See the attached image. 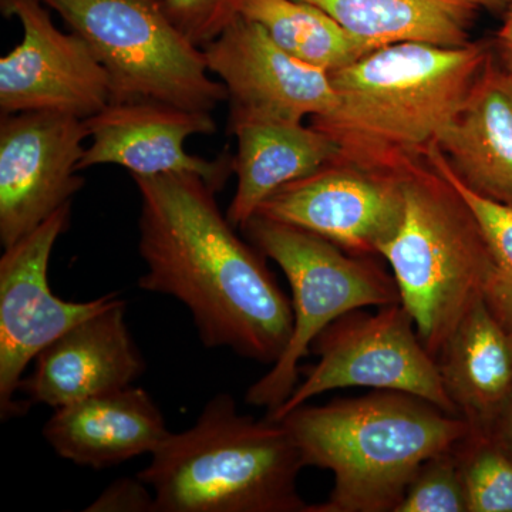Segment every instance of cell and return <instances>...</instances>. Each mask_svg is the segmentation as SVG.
Instances as JSON below:
<instances>
[{
	"label": "cell",
	"instance_id": "cell-1",
	"mask_svg": "<svg viewBox=\"0 0 512 512\" xmlns=\"http://www.w3.org/2000/svg\"><path fill=\"white\" fill-rule=\"evenodd\" d=\"M143 291L171 296L194 319L202 345L274 365L293 329L292 302L261 252L235 234L200 175L138 177Z\"/></svg>",
	"mask_w": 512,
	"mask_h": 512
},
{
	"label": "cell",
	"instance_id": "cell-2",
	"mask_svg": "<svg viewBox=\"0 0 512 512\" xmlns=\"http://www.w3.org/2000/svg\"><path fill=\"white\" fill-rule=\"evenodd\" d=\"M404 42L380 47L329 73L335 109L311 126L339 148L336 161L402 178L426 163L456 119L494 49Z\"/></svg>",
	"mask_w": 512,
	"mask_h": 512
},
{
	"label": "cell",
	"instance_id": "cell-3",
	"mask_svg": "<svg viewBox=\"0 0 512 512\" xmlns=\"http://www.w3.org/2000/svg\"><path fill=\"white\" fill-rule=\"evenodd\" d=\"M305 466L328 470L333 490L306 512H394L424 461L453 450L470 426L409 393L375 390L282 417Z\"/></svg>",
	"mask_w": 512,
	"mask_h": 512
},
{
	"label": "cell",
	"instance_id": "cell-4",
	"mask_svg": "<svg viewBox=\"0 0 512 512\" xmlns=\"http://www.w3.org/2000/svg\"><path fill=\"white\" fill-rule=\"evenodd\" d=\"M303 467L281 421L245 416L220 393L190 429L168 434L138 477L153 490L157 512H306Z\"/></svg>",
	"mask_w": 512,
	"mask_h": 512
},
{
	"label": "cell",
	"instance_id": "cell-5",
	"mask_svg": "<svg viewBox=\"0 0 512 512\" xmlns=\"http://www.w3.org/2000/svg\"><path fill=\"white\" fill-rule=\"evenodd\" d=\"M403 215L379 248L417 335L439 357L451 333L483 299L493 258L476 214L429 163L402 178Z\"/></svg>",
	"mask_w": 512,
	"mask_h": 512
},
{
	"label": "cell",
	"instance_id": "cell-6",
	"mask_svg": "<svg viewBox=\"0 0 512 512\" xmlns=\"http://www.w3.org/2000/svg\"><path fill=\"white\" fill-rule=\"evenodd\" d=\"M262 255L278 264L292 289L293 329L282 356L249 387L248 404L268 413L282 406L298 386L302 359L313 340L346 313L399 302L394 278L367 256L305 229L255 214L241 227Z\"/></svg>",
	"mask_w": 512,
	"mask_h": 512
},
{
	"label": "cell",
	"instance_id": "cell-7",
	"mask_svg": "<svg viewBox=\"0 0 512 512\" xmlns=\"http://www.w3.org/2000/svg\"><path fill=\"white\" fill-rule=\"evenodd\" d=\"M92 47L110 80V103L160 101L214 111L228 100L194 45L165 12V0H42Z\"/></svg>",
	"mask_w": 512,
	"mask_h": 512
},
{
	"label": "cell",
	"instance_id": "cell-8",
	"mask_svg": "<svg viewBox=\"0 0 512 512\" xmlns=\"http://www.w3.org/2000/svg\"><path fill=\"white\" fill-rule=\"evenodd\" d=\"M365 309L340 316L313 340L311 352L318 362L302 367V382L266 419L281 420L313 397L346 387L413 394L458 416L439 363L421 342L402 303L379 306L373 313Z\"/></svg>",
	"mask_w": 512,
	"mask_h": 512
},
{
	"label": "cell",
	"instance_id": "cell-9",
	"mask_svg": "<svg viewBox=\"0 0 512 512\" xmlns=\"http://www.w3.org/2000/svg\"><path fill=\"white\" fill-rule=\"evenodd\" d=\"M72 204L5 248L0 258V416H22L30 404L16 400L30 362L63 333L106 309L119 293L89 302L57 298L47 271L57 239L69 228Z\"/></svg>",
	"mask_w": 512,
	"mask_h": 512
},
{
	"label": "cell",
	"instance_id": "cell-10",
	"mask_svg": "<svg viewBox=\"0 0 512 512\" xmlns=\"http://www.w3.org/2000/svg\"><path fill=\"white\" fill-rule=\"evenodd\" d=\"M42 0H0L18 19L23 39L0 59L2 116L28 111L86 120L111 101L109 74L79 33H63Z\"/></svg>",
	"mask_w": 512,
	"mask_h": 512
},
{
	"label": "cell",
	"instance_id": "cell-11",
	"mask_svg": "<svg viewBox=\"0 0 512 512\" xmlns=\"http://www.w3.org/2000/svg\"><path fill=\"white\" fill-rule=\"evenodd\" d=\"M84 120L28 111L0 120V242L9 248L72 204L84 178L77 164L89 138Z\"/></svg>",
	"mask_w": 512,
	"mask_h": 512
},
{
	"label": "cell",
	"instance_id": "cell-12",
	"mask_svg": "<svg viewBox=\"0 0 512 512\" xmlns=\"http://www.w3.org/2000/svg\"><path fill=\"white\" fill-rule=\"evenodd\" d=\"M402 178L335 160L279 188L256 214L312 232L349 254L379 255L402 220Z\"/></svg>",
	"mask_w": 512,
	"mask_h": 512
},
{
	"label": "cell",
	"instance_id": "cell-13",
	"mask_svg": "<svg viewBox=\"0 0 512 512\" xmlns=\"http://www.w3.org/2000/svg\"><path fill=\"white\" fill-rule=\"evenodd\" d=\"M84 123L92 144L77 164L79 173L103 164L120 165L131 177L190 173L200 175L217 192L234 173V157L229 154L207 160L191 156L184 148L188 137L217 131L208 111L160 101H126L110 103Z\"/></svg>",
	"mask_w": 512,
	"mask_h": 512
},
{
	"label": "cell",
	"instance_id": "cell-14",
	"mask_svg": "<svg viewBox=\"0 0 512 512\" xmlns=\"http://www.w3.org/2000/svg\"><path fill=\"white\" fill-rule=\"evenodd\" d=\"M202 50L210 73L227 87L231 111L303 121L338 103L328 72L289 55L244 16Z\"/></svg>",
	"mask_w": 512,
	"mask_h": 512
},
{
	"label": "cell",
	"instance_id": "cell-15",
	"mask_svg": "<svg viewBox=\"0 0 512 512\" xmlns=\"http://www.w3.org/2000/svg\"><path fill=\"white\" fill-rule=\"evenodd\" d=\"M126 309L119 296L46 346L36 356L32 375L20 384L29 404L56 410L133 386L146 365L128 332Z\"/></svg>",
	"mask_w": 512,
	"mask_h": 512
},
{
	"label": "cell",
	"instance_id": "cell-16",
	"mask_svg": "<svg viewBox=\"0 0 512 512\" xmlns=\"http://www.w3.org/2000/svg\"><path fill=\"white\" fill-rule=\"evenodd\" d=\"M170 433L160 407L136 386L59 407L42 431L57 456L96 470L153 454Z\"/></svg>",
	"mask_w": 512,
	"mask_h": 512
},
{
	"label": "cell",
	"instance_id": "cell-17",
	"mask_svg": "<svg viewBox=\"0 0 512 512\" xmlns=\"http://www.w3.org/2000/svg\"><path fill=\"white\" fill-rule=\"evenodd\" d=\"M436 146L470 190L512 208V74L494 52Z\"/></svg>",
	"mask_w": 512,
	"mask_h": 512
},
{
	"label": "cell",
	"instance_id": "cell-18",
	"mask_svg": "<svg viewBox=\"0 0 512 512\" xmlns=\"http://www.w3.org/2000/svg\"><path fill=\"white\" fill-rule=\"evenodd\" d=\"M229 128L237 137L234 173L237 192L227 218L241 228L275 191L315 173L339 156L325 133L302 121L274 119L231 111Z\"/></svg>",
	"mask_w": 512,
	"mask_h": 512
},
{
	"label": "cell",
	"instance_id": "cell-19",
	"mask_svg": "<svg viewBox=\"0 0 512 512\" xmlns=\"http://www.w3.org/2000/svg\"><path fill=\"white\" fill-rule=\"evenodd\" d=\"M437 363L458 416L473 433L491 434L512 400V340L484 299L458 323Z\"/></svg>",
	"mask_w": 512,
	"mask_h": 512
},
{
	"label": "cell",
	"instance_id": "cell-20",
	"mask_svg": "<svg viewBox=\"0 0 512 512\" xmlns=\"http://www.w3.org/2000/svg\"><path fill=\"white\" fill-rule=\"evenodd\" d=\"M373 50L419 42L461 47L481 8L474 0H305Z\"/></svg>",
	"mask_w": 512,
	"mask_h": 512
},
{
	"label": "cell",
	"instance_id": "cell-21",
	"mask_svg": "<svg viewBox=\"0 0 512 512\" xmlns=\"http://www.w3.org/2000/svg\"><path fill=\"white\" fill-rule=\"evenodd\" d=\"M241 16L259 23L289 55L328 73L373 52L325 10L305 0H245Z\"/></svg>",
	"mask_w": 512,
	"mask_h": 512
},
{
	"label": "cell",
	"instance_id": "cell-22",
	"mask_svg": "<svg viewBox=\"0 0 512 512\" xmlns=\"http://www.w3.org/2000/svg\"><path fill=\"white\" fill-rule=\"evenodd\" d=\"M427 160L463 195L483 228L493 258L484 286V303L512 340V208L470 190L453 173L439 147H433Z\"/></svg>",
	"mask_w": 512,
	"mask_h": 512
},
{
	"label": "cell",
	"instance_id": "cell-23",
	"mask_svg": "<svg viewBox=\"0 0 512 512\" xmlns=\"http://www.w3.org/2000/svg\"><path fill=\"white\" fill-rule=\"evenodd\" d=\"M468 512H512V457L494 434L473 433L456 448Z\"/></svg>",
	"mask_w": 512,
	"mask_h": 512
},
{
	"label": "cell",
	"instance_id": "cell-24",
	"mask_svg": "<svg viewBox=\"0 0 512 512\" xmlns=\"http://www.w3.org/2000/svg\"><path fill=\"white\" fill-rule=\"evenodd\" d=\"M394 512H468L454 448L421 464Z\"/></svg>",
	"mask_w": 512,
	"mask_h": 512
},
{
	"label": "cell",
	"instance_id": "cell-25",
	"mask_svg": "<svg viewBox=\"0 0 512 512\" xmlns=\"http://www.w3.org/2000/svg\"><path fill=\"white\" fill-rule=\"evenodd\" d=\"M245 0H165V12L194 45L204 47L241 16Z\"/></svg>",
	"mask_w": 512,
	"mask_h": 512
},
{
	"label": "cell",
	"instance_id": "cell-26",
	"mask_svg": "<svg viewBox=\"0 0 512 512\" xmlns=\"http://www.w3.org/2000/svg\"><path fill=\"white\" fill-rule=\"evenodd\" d=\"M87 512H157L153 490L140 477L121 478L93 501Z\"/></svg>",
	"mask_w": 512,
	"mask_h": 512
},
{
	"label": "cell",
	"instance_id": "cell-27",
	"mask_svg": "<svg viewBox=\"0 0 512 512\" xmlns=\"http://www.w3.org/2000/svg\"><path fill=\"white\" fill-rule=\"evenodd\" d=\"M494 46V55L498 62L512 74V3L505 12L504 23L495 36Z\"/></svg>",
	"mask_w": 512,
	"mask_h": 512
},
{
	"label": "cell",
	"instance_id": "cell-28",
	"mask_svg": "<svg viewBox=\"0 0 512 512\" xmlns=\"http://www.w3.org/2000/svg\"><path fill=\"white\" fill-rule=\"evenodd\" d=\"M501 423V427H494L493 431L501 430V436H503V446L508 448L512 454V400L501 416L498 417V420L495 421V424ZM494 424V426H495Z\"/></svg>",
	"mask_w": 512,
	"mask_h": 512
},
{
	"label": "cell",
	"instance_id": "cell-29",
	"mask_svg": "<svg viewBox=\"0 0 512 512\" xmlns=\"http://www.w3.org/2000/svg\"><path fill=\"white\" fill-rule=\"evenodd\" d=\"M481 9L491 10V12H507L512 0H474Z\"/></svg>",
	"mask_w": 512,
	"mask_h": 512
}]
</instances>
